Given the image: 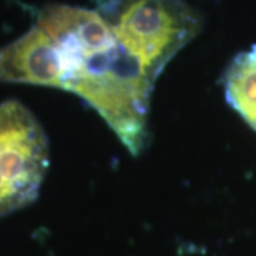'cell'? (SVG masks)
I'll list each match as a JSON object with an SVG mask.
<instances>
[{"label": "cell", "mask_w": 256, "mask_h": 256, "mask_svg": "<svg viewBox=\"0 0 256 256\" xmlns=\"http://www.w3.org/2000/svg\"><path fill=\"white\" fill-rule=\"evenodd\" d=\"M0 82L77 94L132 156L146 148L156 80L124 50L97 10L44 8L28 32L0 48Z\"/></svg>", "instance_id": "6da1fadb"}, {"label": "cell", "mask_w": 256, "mask_h": 256, "mask_svg": "<svg viewBox=\"0 0 256 256\" xmlns=\"http://www.w3.org/2000/svg\"><path fill=\"white\" fill-rule=\"evenodd\" d=\"M48 166L42 126L18 100L0 104V216L34 201Z\"/></svg>", "instance_id": "3957f363"}, {"label": "cell", "mask_w": 256, "mask_h": 256, "mask_svg": "<svg viewBox=\"0 0 256 256\" xmlns=\"http://www.w3.org/2000/svg\"><path fill=\"white\" fill-rule=\"evenodd\" d=\"M96 10L156 82L202 28L201 18L185 0H97Z\"/></svg>", "instance_id": "7a4b0ae2"}, {"label": "cell", "mask_w": 256, "mask_h": 256, "mask_svg": "<svg viewBox=\"0 0 256 256\" xmlns=\"http://www.w3.org/2000/svg\"><path fill=\"white\" fill-rule=\"evenodd\" d=\"M222 82L230 107L256 130V46L232 60Z\"/></svg>", "instance_id": "277c9868"}]
</instances>
